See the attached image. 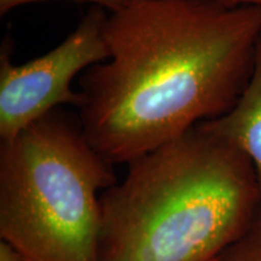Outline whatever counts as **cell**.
Instances as JSON below:
<instances>
[{"label": "cell", "instance_id": "obj_1", "mask_svg": "<svg viewBox=\"0 0 261 261\" xmlns=\"http://www.w3.org/2000/svg\"><path fill=\"white\" fill-rule=\"evenodd\" d=\"M261 8L130 0L104 25L109 58L79 77L84 135L110 165L142 158L234 106L249 80Z\"/></svg>", "mask_w": 261, "mask_h": 261}, {"label": "cell", "instance_id": "obj_2", "mask_svg": "<svg viewBox=\"0 0 261 261\" xmlns=\"http://www.w3.org/2000/svg\"><path fill=\"white\" fill-rule=\"evenodd\" d=\"M100 205L98 261H214L253 223L260 192L248 156L203 122L130 162Z\"/></svg>", "mask_w": 261, "mask_h": 261}, {"label": "cell", "instance_id": "obj_3", "mask_svg": "<svg viewBox=\"0 0 261 261\" xmlns=\"http://www.w3.org/2000/svg\"><path fill=\"white\" fill-rule=\"evenodd\" d=\"M116 182L79 116L55 109L0 140V240L27 261H98L100 195Z\"/></svg>", "mask_w": 261, "mask_h": 261}, {"label": "cell", "instance_id": "obj_4", "mask_svg": "<svg viewBox=\"0 0 261 261\" xmlns=\"http://www.w3.org/2000/svg\"><path fill=\"white\" fill-rule=\"evenodd\" d=\"M108 14L91 6L58 46L22 64L11 61V44L5 39L0 50V140L14 138L62 104L79 107L73 79L109 58L104 38Z\"/></svg>", "mask_w": 261, "mask_h": 261}, {"label": "cell", "instance_id": "obj_5", "mask_svg": "<svg viewBox=\"0 0 261 261\" xmlns=\"http://www.w3.org/2000/svg\"><path fill=\"white\" fill-rule=\"evenodd\" d=\"M204 123L232 142L250 160L255 171L261 205V34L254 55L252 74L237 102L219 119Z\"/></svg>", "mask_w": 261, "mask_h": 261}, {"label": "cell", "instance_id": "obj_6", "mask_svg": "<svg viewBox=\"0 0 261 261\" xmlns=\"http://www.w3.org/2000/svg\"><path fill=\"white\" fill-rule=\"evenodd\" d=\"M214 261H261V205L243 236Z\"/></svg>", "mask_w": 261, "mask_h": 261}, {"label": "cell", "instance_id": "obj_7", "mask_svg": "<svg viewBox=\"0 0 261 261\" xmlns=\"http://www.w3.org/2000/svg\"><path fill=\"white\" fill-rule=\"evenodd\" d=\"M40 2H48V0H0V15L4 16L22 5ZM68 2L87 3V4H91L92 6H98V8L107 10L108 12H115L125 8L130 0H68Z\"/></svg>", "mask_w": 261, "mask_h": 261}, {"label": "cell", "instance_id": "obj_8", "mask_svg": "<svg viewBox=\"0 0 261 261\" xmlns=\"http://www.w3.org/2000/svg\"><path fill=\"white\" fill-rule=\"evenodd\" d=\"M0 261H27L17 248L6 241H0Z\"/></svg>", "mask_w": 261, "mask_h": 261}, {"label": "cell", "instance_id": "obj_9", "mask_svg": "<svg viewBox=\"0 0 261 261\" xmlns=\"http://www.w3.org/2000/svg\"><path fill=\"white\" fill-rule=\"evenodd\" d=\"M227 6H255L261 8V0H214Z\"/></svg>", "mask_w": 261, "mask_h": 261}]
</instances>
